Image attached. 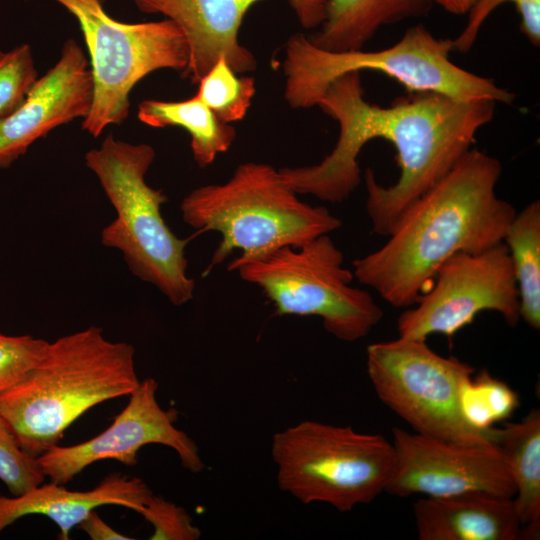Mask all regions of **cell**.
<instances>
[{"label": "cell", "instance_id": "1", "mask_svg": "<svg viewBox=\"0 0 540 540\" xmlns=\"http://www.w3.org/2000/svg\"><path fill=\"white\" fill-rule=\"evenodd\" d=\"M495 104L414 92L383 107L365 100L360 72H348L330 83L316 105L338 123L334 148L317 164L279 171L299 195L340 203L361 181L363 147L378 138L390 142L397 152L398 180L383 186L370 168L364 174L373 231L388 236L402 213L472 148L478 131L492 120Z\"/></svg>", "mask_w": 540, "mask_h": 540}, {"label": "cell", "instance_id": "2", "mask_svg": "<svg viewBox=\"0 0 540 540\" xmlns=\"http://www.w3.org/2000/svg\"><path fill=\"white\" fill-rule=\"evenodd\" d=\"M500 161L471 148L400 216L377 250L353 261L358 281L394 307L414 305L453 255L503 242L516 215L498 197Z\"/></svg>", "mask_w": 540, "mask_h": 540}, {"label": "cell", "instance_id": "3", "mask_svg": "<svg viewBox=\"0 0 540 540\" xmlns=\"http://www.w3.org/2000/svg\"><path fill=\"white\" fill-rule=\"evenodd\" d=\"M139 383L134 347L89 326L48 342L33 369L0 394V414L20 447L38 457L86 411Z\"/></svg>", "mask_w": 540, "mask_h": 540}, {"label": "cell", "instance_id": "4", "mask_svg": "<svg viewBox=\"0 0 540 540\" xmlns=\"http://www.w3.org/2000/svg\"><path fill=\"white\" fill-rule=\"evenodd\" d=\"M298 195L272 165L246 162L226 182L190 191L180 210L184 222L198 233L215 231L221 236L209 270L235 250L240 255L228 265L264 259L342 226L327 208L312 206Z\"/></svg>", "mask_w": 540, "mask_h": 540}, {"label": "cell", "instance_id": "5", "mask_svg": "<svg viewBox=\"0 0 540 540\" xmlns=\"http://www.w3.org/2000/svg\"><path fill=\"white\" fill-rule=\"evenodd\" d=\"M155 156L149 144H132L108 134L99 147L85 154V164L116 211L115 219L101 232V243L120 251L137 278L181 306L195 290L185 253L190 239L170 229L161 212L167 196L145 180Z\"/></svg>", "mask_w": 540, "mask_h": 540}, {"label": "cell", "instance_id": "6", "mask_svg": "<svg viewBox=\"0 0 540 540\" xmlns=\"http://www.w3.org/2000/svg\"><path fill=\"white\" fill-rule=\"evenodd\" d=\"M452 51V39L438 38L423 25L412 26L398 42L375 51H327L308 36L295 34L284 49V97L292 108H310L343 74L375 71L395 79L409 93L435 92L462 101H514L515 95L493 79L456 65L450 58Z\"/></svg>", "mask_w": 540, "mask_h": 540}, {"label": "cell", "instance_id": "7", "mask_svg": "<svg viewBox=\"0 0 540 540\" xmlns=\"http://www.w3.org/2000/svg\"><path fill=\"white\" fill-rule=\"evenodd\" d=\"M271 454L280 490L303 504L340 512L376 499L394 468L392 442L379 434L304 420L274 434Z\"/></svg>", "mask_w": 540, "mask_h": 540}, {"label": "cell", "instance_id": "8", "mask_svg": "<svg viewBox=\"0 0 540 540\" xmlns=\"http://www.w3.org/2000/svg\"><path fill=\"white\" fill-rule=\"evenodd\" d=\"M343 262L341 250L324 234L227 268L258 286L277 315L318 316L329 334L354 342L370 333L383 312L367 291L351 285L353 271Z\"/></svg>", "mask_w": 540, "mask_h": 540}, {"label": "cell", "instance_id": "9", "mask_svg": "<svg viewBox=\"0 0 540 540\" xmlns=\"http://www.w3.org/2000/svg\"><path fill=\"white\" fill-rule=\"evenodd\" d=\"M53 1L75 17L87 46L93 100L82 129L93 137L128 117L129 95L144 77L161 69L182 73L187 67L185 37L170 19L123 23L98 0Z\"/></svg>", "mask_w": 540, "mask_h": 540}, {"label": "cell", "instance_id": "10", "mask_svg": "<svg viewBox=\"0 0 540 540\" xmlns=\"http://www.w3.org/2000/svg\"><path fill=\"white\" fill-rule=\"evenodd\" d=\"M366 366L378 398L414 432L465 445L494 443L495 427L476 429L461 412L460 392L474 373L470 365L437 354L426 340L399 336L370 344Z\"/></svg>", "mask_w": 540, "mask_h": 540}, {"label": "cell", "instance_id": "11", "mask_svg": "<svg viewBox=\"0 0 540 540\" xmlns=\"http://www.w3.org/2000/svg\"><path fill=\"white\" fill-rule=\"evenodd\" d=\"M433 286L397 321L400 337H453L482 311L498 312L512 327L520 320L519 294L504 242L480 253L460 252L437 270Z\"/></svg>", "mask_w": 540, "mask_h": 540}, {"label": "cell", "instance_id": "12", "mask_svg": "<svg viewBox=\"0 0 540 540\" xmlns=\"http://www.w3.org/2000/svg\"><path fill=\"white\" fill-rule=\"evenodd\" d=\"M157 389L158 383L153 378L140 381L125 408L103 432L75 445H56L38 456L45 478L64 485L91 464L107 459L134 466L138 452L148 444L173 449L185 469L201 472L205 464L198 446L175 426L177 411L160 406Z\"/></svg>", "mask_w": 540, "mask_h": 540}, {"label": "cell", "instance_id": "13", "mask_svg": "<svg viewBox=\"0 0 540 540\" xmlns=\"http://www.w3.org/2000/svg\"><path fill=\"white\" fill-rule=\"evenodd\" d=\"M392 445L394 468L385 489L391 495H515L506 461L494 443L465 445L393 428Z\"/></svg>", "mask_w": 540, "mask_h": 540}, {"label": "cell", "instance_id": "14", "mask_svg": "<svg viewBox=\"0 0 540 540\" xmlns=\"http://www.w3.org/2000/svg\"><path fill=\"white\" fill-rule=\"evenodd\" d=\"M143 13L162 14L181 29L188 47V64L181 73L197 84L222 56L243 74L254 71L256 58L239 42V30L251 6L261 0H132ZM329 0H288L306 29L321 26Z\"/></svg>", "mask_w": 540, "mask_h": 540}, {"label": "cell", "instance_id": "15", "mask_svg": "<svg viewBox=\"0 0 540 540\" xmlns=\"http://www.w3.org/2000/svg\"><path fill=\"white\" fill-rule=\"evenodd\" d=\"M93 80L82 47L68 39L58 61L33 83L23 100L0 117V169L11 166L38 139L77 118H86Z\"/></svg>", "mask_w": 540, "mask_h": 540}, {"label": "cell", "instance_id": "16", "mask_svg": "<svg viewBox=\"0 0 540 540\" xmlns=\"http://www.w3.org/2000/svg\"><path fill=\"white\" fill-rule=\"evenodd\" d=\"M152 494L142 479L118 473L86 491H72L51 481L41 483L21 495H0V533L24 516L39 514L55 522L58 539L68 540L72 529L97 507L118 505L139 513Z\"/></svg>", "mask_w": 540, "mask_h": 540}, {"label": "cell", "instance_id": "17", "mask_svg": "<svg viewBox=\"0 0 540 540\" xmlns=\"http://www.w3.org/2000/svg\"><path fill=\"white\" fill-rule=\"evenodd\" d=\"M420 540H516L522 525L513 498L485 493L423 497L413 505Z\"/></svg>", "mask_w": 540, "mask_h": 540}, {"label": "cell", "instance_id": "18", "mask_svg": "<svg viewBox=\"0 0 540 540\" xmlns=\"http://www.w3.org/2000/svg\"><path fill=\"white\" fill-rule=\"evenodd\" d=\"M428 0H329L321 28L308 36L317 47L360 50L385 25L423 14Z\"/></svg>", "mask_w": 540, "mask_h": 540}, {"label": "cell", "instance_id": "19", "mask_svg": "<svg viewBox=\"0 0 540 540\" xmlns=\"http://www.w3.org/2000/svg\"><path fill=\"white\" fill-rule=\"evenodd\" d=\"M495 445L512 477L514 506L526 539L540 531V413L532 410L522 421L496 428Z\"/></svg>", "mask_w": 540, "mask_h": 540}, {"label": "cell", "instance_id": "20", "mask_svg": "<svg viewBox=\"0 0 540 540\" xmlns=\"http://www.w3.org/2000/svg\"><path fill=\"white\" fill-rule=\"evenodd\" d=\"M138 119L154 128L181 127L191 138V151L199 167H207L233 144L235 128L221 121L195 94L181 101L143 100Z\"/></svg>", "mask_w": 540, "mask_h": 540}, {"label": "cell", "instance_id": "21", "mask_svg": "<svg viewBox=\"0 0 540 540\" xmlns=\"http://www.w3.org/2000/svg\"><path fill=\"white\" fill-rule=\"evenodd\" d=\"M519 294V313L540 328V203L534 200L516 213L505 234Z\"/></svg>", "mask_w": 540, "mask_h": 540}, {"label": "cell", "instance_id": "22", "mask_svg": "<svg viewBox=\"0 0 540 540\" xmlns=\"http://www.w3.org/2000/svg\"><path fill=\"white\" fill-rule=\"evenodd\" d=\"M239 74L221 56L197 83L199 99L229 124L245 117L256 92L255 79Z\"/></svg>", "mask_w": 540, "mask_h": 540}, {"label": "cell", "instance_id": "23", "mask_svg": "<svg viewBox=\"0 0 540 540\" xmlns=\"http://www.w3.org/2000/svg\"><path fill=\"white\" fill-rule=\"evenodd\" d=\"M518 406L517 393L485 370L465 381L460 392L464 419L482 431L492 430L495 423L511 417Z\"/></svg>", "mask_w": 540, "mask_h": 540}, {"label": "cell", "instance_id": "24", "mask_svg": "<svg viewBox=\"0 0 540 540\" xmlns=\"http://www.w3.org/2000/svg\"><path fill=\"white\" fill-rule=\"evenodd\" d=\"M514 4L520 16V30L534 46L540 44V0H476L468 12V21L461 33L452 40L453 51L468 52L479 31L494 9L503 3Z\"/></svg>", "mask_w": 540, "mask_h": 540}, {"label": "cell", "instance_id": "25", "mask_svg": "<svg viewBox=\"0 0 540 540\" xmlns=\"http://www.w3.org/2000/svg\"><path fill=\"white\" fill-rule=\"evenodd\" d=\"M45 476L37 457L24 451L0 414V480L11 495H21L43 483Z\"/></svg>", "mask_w": 540, "mask_h": 540}, {"label": "cell", "instance_id": "26", "mask_svg": "<svg viewBox=\"0 0 540 540\" xmlns=\"http://www.w3.org/2000/svg\"><path fill=\"white\" fill-rule=\"evenodd\" d=\"M38 73L31 47L21 44L0 51V117L10 113L25 97Z\"/></svg>", "mask_w": 540, "mask_h": 540}, {"label": "cell", "instance_id": "27", "mask_svg": "<svg viewBox=\"0 0 540 540\" xmlns=\"http://www.w3.org/2000/svg\"><path fill=\"white\" fill-rule=\"evenodd\" d=\"M48 342L31 335L0 333V394L20 382L37 364Z\"/></svg>", "mask_w": 540, "mask_h": 540}, {"label": "cell", "instance_id": "28", "mask_svg": "<svg viewBox=\"0 0 540 540\" xmlns=\"http://www.w3.org/2000/svg\"><path fill=\"white\" fill-rule=\"evenodd\" d=\"M153 527L151 540H197L200 529L193 524L191 516L181 506L154 494L140 510Z\"/></svg>", "mask_w": 540, "mask_h": 540}, {"label": "cell", "instance_id": "29", "mask_svg": "<svg viewBox=\"0 0 540 540\" xmlns=\"http://www.w3.org/2000/svg\"><path fill=\"white\" fill-rule=\"evenodd\" d=\"M92 540H131L105 523L95 510L78 525Z\"/></svg>", "mask_w": 540, "mask_h": 540}, {"label": "cell", "instance_id": "30", "mask_svg": "<svg viewBox=\"0 0 540 540\" xmlns=\"http://www.w3.org/2000/svg\"><path fill=\"white\" fill-rule=\"evenodd\" d=\"M441 6L449 13L462 15L468 13L476 0H428Z\"/></svg>", "mask_w": 540, "mask_h": 540}, {"label": "cell", "instance_id": "31", "mask_svg": "<svg viewBox=\"0 0 540 540\" xmlns=\"http://www.w3.org/2000/svg\"><path fill=\"white\" fill-rule=\"evenodd\" d=\"M102 5L106 2V0H98Z\"/></svg>", "mask_w": 540, "mask_h": 540}]
</instances>
